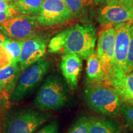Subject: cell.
Segmentation results:
<instances>
[{
  "instance_id": "cell-13",
  "label": "cell",
  "mask_w": 133,
  "mask_h": 133,
  "mask_svg": "<svg viewBox=\"0 0 133 133\" xmlns=\"http://www.w3.org/2000/svg\"><path fill=\"white\" fill-rule=\"evenodd\" d=\"M60 68L68 86L72 90L75 89L82 70V59L75 54H65Z\"/></svg>"
},
{
  "instance_id": "cell-8",
  "label": "cell",
  "mask_w": 133,
  "mask_h": 133,
  "mask_svg": "<svg viewBox=\"0 0 133 133\" xmlns=\"http://www.w3.org/2000/svg\"><path fill=\"white\" fill-rule=\"evenodd\" d=\"M36 17L39 25L48 27L64 24L74 18L64 0H44Z\"/></svg>"
},
{
  "instance_id": "cell-15",
  "label": "cell",
  "mask_w": 133,
  "mask_h": 133,
  "mask_svg": "<svg viewBox=\"0 0 133 133\" xmlns=\"http://www.w3.org/2000/svg\"><path fill=\"white\" fill-rule=\"evenodd\" d=\"M21 73L22 70L18 63H12L0 69V91L12 92Z\"/></svg>"
},
{
  "instance_id": "cell-3",
  "label": "cell",
  "mask_w": 133,
  "mask_h": 133,
  "mask_svg": "<svg viewBox=\"0 0 133 133\" xmlns=\"http://www.w3.org/2000/svg\"><path fill=\"white\" fill-rule=\"evenodd\" d=\"M67 86L61 76L50 75L36 93L35 105L42 110H55L64 107L69 99Z\"/></svg>"
},
{
  "instance_id": "cell-18",
  "label": "cell",
  "mask_w": 133,
  "mask_h": 133,
  "mask_svg": "<svg viewBox=\"0 0 133 133\" xmlns=\"http://www.w3.org/2000/svg\"><path fill=\"white\" fill-rule=\"evenodd\" d=\"M74 17L82 16L94 4V0H64Z\"/></svg>"
},
{
  "instance_id": "cell-23",
  "label": "cell",
  "mask_w": 133,
  "mask_h": 133,
  "mask_svg": "<svg viewBox=\"0 0 133 133\" xmlns=\"http://www.w3.org/2000/svg\"><path fill=\"white\" fill-rule=\"evenodd\" d=\"M35 133H59V124L57 120H53Z\"/></svg>"
},
{
  "instance_id": "cell-24",
  "label": "cell",
  "mask_w": 133,
  "mask_h": 133,
  "mask_svg": "<svg viewBox=\"0 0 133 133\" xmlns=\"http://www.w3.org/2000/svg\"><path fill=\"white\" fill-rule=\"evenodd\" d=\"M11 64V61L8 52L2 45H0V69L6 67Z\"/></svg>"
},
{
  "instance_id": "cell-2",
  "label": "cell",
  "mask_w": 133,
  "mask_h": 133,
  "mask_svg": "<svg viewBox=\"0 0 133 133\" xmlns=\"http://www.w3.org/2000/svg\"><path fill=\"white\" fill-rule=\"evenodd\" d=\"M64 39L62 54H75L86 59L95 52L96 31L91 24H76L61 31Z\"/></svg>"
},
{
  "instance_id": "cell-27",
  "label": "cell",
  "mask_w": 133,
  "mask_h": 133,
  "mask_svg": "<svg viewBox=\"0 0 133 133\" xmlns=\"http://www.w3.org/2000/svg\"><path fill=\"white\" fill-rule=\"evenodd\" d=\"M8 37H7L3 32L0 31V45H2L3 43L5 42L8 39Z\"/></svg>"
},
{
  "instance_id": "cell-17",
  "label": "cell",
  "mask_w": 133,
  "mask_h": 133,
  "mask_svg": "<svg viewBox=\"0 0 133 133\" xmlns=\"http://www.w3.org/2000/svg\"><path fill=\"white\" fill-rule=\"evenodd\" d=\"M44 0H11V6L17 14L37 16Z\"/></svg>"
},
{
  "instance_id": "cell-1",
  "label": "cell",
  "mask_w": 133,
  "mask_h": 133,
  "mask_svg": "<svg viewBox=\"0 0 133 133\" xmlns=\"http://www.w3.org/2000/svg\"><path fill=\"white\" fill-rule=\"evenodd\" d=\"M84 97L88 107L97 114L110 118L119 115L123 101L107 82L86 84Z\"/></svg>"
},
{
  "instance_id": "cell-28",
  "label": "cell",
  "mask_w": 133,
  "mask_h": 133,
  "mask_svg": "<svg viewBox=\"0 0 133 133\" xmlns=\"http://www.w3.org/2000/svg\"><path fill=\"white\" fill-rule=\"evenodd\" d=\"M112 1H113V0H94V4L96 5L104 4Z\"/></svg>"
},
{
  "instance_id": "cell-19",
  "label": "cell",
  "mask_w": 133,
  "mask_h": 133,
  "mask_svg": "<svg viewBox=\"0 0 133 133\" xmlns=\"http://www.w3.org/2000/svg\"><path fill=\"white\" fill-rule=\"evenodd\" d=\"M23 43L24 41H22L15 40L8 38L2 44L3 48L9 55L11 64L19 62Z\"/></svg>"
},
{
  "instance_id": "cell-9",
  "label": "cell",
  "mask_w": 133,
  "mask_h": 133,
  "mask_svg": "<svg viewBox=\"0 0 133 133\" xmlns=\"http://www.w3.org/2000/svg\"><path fill=\"white\" fill-rule=\"evenodd\" d=\"M115 30L114 25L105 26L99 33L97 44V54L106 75L114 66Z\"/></svg>"
},
{
  "instance_id": "cell-22",
  "label": "cell",
  "mask_w": 133,
  "mask_h": 133,
  "mask_svg": "<svg viewBox=\"0 0 133 133\" xmlns=\"http://www.w3.org/2000/svg\"><path fill=\"white\" fill-rule=\"evenodd\" d=\"M125 71L127 73L133 71V22L131 25L130 42H129V51Z\"/></svg>"
},
{
  "instance_id": "cell-21",
  "label": "cell",
  "mask_w": 133,
  "mask_h": 133,
  "mask_svg": "<svg viewBox=\"0 0 133 133\" xmlns=\"http://www.w3.org/2000/svg\"><path fill=\"white\" fill-rule=\"evenodd\" d=\"M119 115L124 123L133 130V102H123Z\"/></svg>"
},
{
  "instance_id": "cell-30",
  "label": "cell",
  "mask_w": 133,
  "mask_h": 133,
  "mask_svg": "<svg viewBox=\"0 0 133 133\" xmlns=\"http://www.w3.org/2000/svg\"><path fill=\"white\" fill-rule=\"evenodd\" d=\"M121 133H129V132H121Z\"/></svg>"
},
{
  "instance_id": "cell-4",
  "label": "cell",
  "mask_w": 133,
  "mask_h": 133,
  "mask_svg": "<svg viewBox=\"0 0 133 133\" xmlns=\"http://www.w3.org/2000/svg\"><path fill=\"white\" fill-rule=\"evenodd\" d=\"M51 118L47 112L27 108L6 115L3 133H35Z\"/></svg>"
},
{
  "instance_id": "cell-20",
  "label": "cell",
  "mask_w": 133,
  "mask_h": 133,
  "mask_svg": "<svg viewBox=\"0 0 133 133\" xmlns=\"http://www.w3.org/2000/svg\"><path fill=\"white\" fill-rule=\"evenodd\" d=\"M91 117L81 116L75 121L66 133H89Z\"/></svg>"
},
{
  "instance_id": "cell-29",
  "label": "cell",
  "mask_w": 133,
  "mask_h": 133,
  "mask_svg": "<svg viewBox=\"0 0 133 133\" xmlns=\"http://www.w3.org/2000/svg\"><path fill=\"white\" fill-rule=\"evenodd\" d=\"M131 22H133V8L132 10V14H131Z\"/></svg>"
},
{
  "instance_id": "cell-14",
  "label": "cell",
  "mask_w": 133,
  "mask_h": 133,
  "mask_svg": "<svg viewBox=\"0 0 133 133\" xmlns=\"http://www.w3.org/2000/svg\"><path fill=\"white\" fill-rule=\"evenodd\" d=\"M86 60V84H94L107 82L106 73L96 52L92 53Z\"/></svg>"
},
{
  "instance_id": "cell-26",
  "label": "cell",
  "mask_w": 133,
  "mask_h": 133,
  "mask_svg": "<svg viewBox=\"0 0 133 133\" xmlns=\"http://www.w3.org/2000/svg\"><path fill=\"white\" fill-rule=\"evenodd\" d=\"M11 7V0H0V12L7 11Z\"/></svg>"
},
{
  "instance_id": "cell-12",
  "label": "cell",
  "mask_w": 133,
  "mask_h": 133,
  "mask_svg": "<svg viewBox=\"0 0 133 133\" xmlns=\"http://www.w3.org/2000/svg\"><path fill=\"white\" fill-rule=\"evenodd\" d=\"M132 22H126L114 25L115 30L114 49V65L119 66L125 71L129 42L131 25Z\"/></svg>"
},
{
  "instance_id": "cell-6",
  "label": "cell",
  "mask_w": 133,
  "mask_h": 133,
  "mask_svg": "<svg viewBox=\"0 0 133 133\" xmlns=\"http://www.w3.org/2000/svg\"><path fill=\"white\" fill-rule=\"evenodd\" d=\"M39 26L36 16L16 14L0 24V31L10 39L24 41L37 35Z\"/></svg>"
},
{
  "instance_id": "cell-16",
  "label": "cell",
  "mask_w": 133,
  "mask_h": 133,
  "mask_svg": "<svg viewBox=\"0 0 133 133\" xmlns=\"http://www.w3.org/2000/svg\"><path fill=\"white\" fill-rule=\"evenodd\" d=\"M112 118L107 116L91 117L89 133H121V124Z\"/></svg>"
},
{
  "instance_id": "cell-11",
  "label": "cell",
  "mask_w": 133,
  "mask_h": 133,
  "mask_svg": "<svg viewBox=\"0 0 133 133\" xmlns=\"http://www.w3.org/2000/svg\"><path fill=\"white\" fill-rule=\"evenodd\" d=\"M48 39L36 35L24 41L18 64L22 71L43 57L47 48Z\"/></svg>"
},
{
  "instance_id": "cell-10",
  "label": "cell",
  "mask_w": 133,
  "mask_h": 133,
  "mask_svg": "<svg viewBox=\"0 0 133 133\" xmlns=\"http://www.w3.org/2000/svg\"><path fill=\"white\" fill-rule=\"evenodd\" d=\"M106 75L107 82L115 89L123 102H133V71L127 73L114 65Z\"/></svg>"
},
{
  "instance_id": "cell-7",
  "label": "cell",
  "mask_w": 133,
  "mask_h": 133,
  "mask_svg": "<svg viewBox=\"0 0 133 133\" xmlns=\"http://www.w3.org/2000/svg\"><path fill=\"white\" fill-rule=\"evenodd\" d=\"M132 0H113L104 4L98 13V22L102 25H115L131 21Z\"/></svg>"
},
{
  "instance_id": "cell-31",
  "label": "cell",
  "mask_w": 133,
  "mask_h": 133,
  "mask_svg": "<svg viewBox=\"0 0 133 133\" xmlns=\"http://www.w3.org/2000/svg\"><path fill=\"white\" fill-rule=\"evenodd\" d=\"M132 1H133V0H132Z\"/></svg>"
},
{
  "instance_id": "cell-5",
  "label": "cell",
  "mask_w": 133,
  "mask_h": 133,
  "mask_svg": "<svg viewBox=\"0 0 133 133\" xmlns=\"http://www.w3.org/2000/svg\"><path fill=\"white\" fill-rule=\"evenodd\" d=\"M51 67L49 60L42 57L22 71L9 100L16 102L26 97L40 84Z\"/></svg>"
},
{
  "instance_id": "cell-25",
  "label": "cell",
  "mask_w": 133,
  "mask_h": 133,
  "mask_svg": "<svg viewBox=\"0 0 133 133\" xmlns=\"http://www.w3.org/2000/svg\"><path fill=\"white\" fill-rule=\"evenodd\" d=\"M16 14H17L15 9L12 6L9 9H8L7 11L0 12V24H1L4 21H6L8 18L14 16Z\"/></svg>"
}]
</instances>
